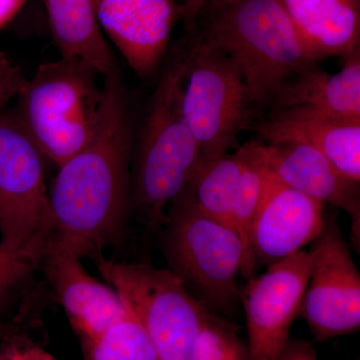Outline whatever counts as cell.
<instances>
[{"mask_svg": "<svg viewBox=\"0 0 360 360\" xmlns=\"http://www.w3.org/2000/svg\"><path fill=\"white\" fill-rule=\"evenodd\" d=\"M315 63L359 51L360 0H281Z\"/></svg>", "mask_w": 360, "mask_h": 360, "instance_id": "obj_16", "label": "cell"}, {"mask_svg": "<svg viewBox=\"0 0 360 360\" xmlns=\"http://www.w3.org/2000/svg\"><path fill=\"white\" fill-rule=\"evenodd\" d=\"M80 258L51 243L44 257L59 302L85 345L129 312L116 291L90 276Z\"/></svg>", "mask_w": 360, "mask_h": 360, "instance_id": "obj_14", "label": "cell"}, {"mask_svg": "<svg viewBox=\"0 0 360 360\" xmlns=\"http://www.w3.org/2000/svg\"><path fill=\"white\" fill-rule=\"evenodd\" d=\"M274 116L360 120V49L331 75L314 65L286 80L272 98Z\"/></svg>", "mask_w": 360, "mask_h": 360, "instance_id": "obj_15", "label": "cell"}, {"mask_svg": "<svg viewBox=\"0 0 360 360\" xmlns=\"http://www.w3.org/2000/svg\"><path fill=\"white\" fill-rule=\"evenodd\" d=\"M184 66L182 112L200 146L201 167L234 148L251 101L238 66L202 39L184 56Z\"/></svg>", "mask_w": 360, "mask_h": 360, "instance_id": "obj_7", "label": "cell"}, {"mask_svg": "<svg viewBox=\"0 0 360 360\" xmlns=\"http://www.w3.org/2000/svg\"><path fill=\"white\" fill-rule=\"evenodd\" d=\"M212 1H213V0H201V6H202V11L203 9L205 8L206 6H207V4Z\"/></svg>", "mask_w": 360, "mask_h": 360, "instance_id": "obj_29", "label": "cell"}, {"mask_svg": "<svg viewBox=\"0 0 360 360\" xmlns=\"http://www.w3.org/2000/svg\"><path fill=\"white\" fill-rule=\"evenodd\" d=\"M246 160L248 149L245 144L234 153H227L196 168L187 186L200 210L232 227V205Z\"/></svg>", "mask_w": 360, "mask_h": 360, "instance_id": "obj_19", "label": "cell"}, {"mask_svg": "<svg viewBox=\"0 0 360 360\" xmlns=\"http://www.w3.org/2000/svg\"><path fill=\"white\" fill-rule=\"evenodd\" d=\"M189 360H250L248 345L229 322L208 312Z\"/></svg>", "mask_w": 360, "mask_h": 360, "instance_id": "obj_22", "label": "cell"}, {"mask_svg": "<svg viewBox=\"0 0 360 360\" xmlns=\"http://www.w3.org/2000/svg\"><path fill=\"white\" fill-rule=\"evenodd\" d=\"M27 0H0V27L13 20Z\"/></svg>", "mask_w": 360, "mask_h": 360, "instance_id": "obj_27", "label": "cell"}, {"mask_svg": "<svg viewBox=\"0 0 360 360\" xmlns=\"http://www.w3.org/2000/svg\"><path fill=\"white\" fill-rule=\"evenodd\" d=\"M201 13V0H184V4L179 7L180 16L184 18L188 25H193Z\"/></svg>", "mask_w": 360, "mask_h": 360, "instance_id": "obj_28", "label": "cell"}, {"mask_svg": "<svg viewBox=\"0 0 360 360\" xmlns=\"http://www.w3.org/2000/svg\"><path fill=\"white\" fill-rule=\"evenodd\" d=\"M205 9L200 39L238 66L251 103L269 104L286 80L315 63L281 0H213Z\"/></svg>", "mask_w": 360, "mask_h": 360, "instance_id": "obj_2", "label": "cell"}, {"mask_svg": "<svg viewBox=\"0 0 360 360\" xmlns=\"http://www.w3.org/2000/svg\"><path fill=\"white\" fill-rule=\"evenodd\" d=\"M51 238L15 246L0 243V303L25 283L44 259Z\"/></svg>", "mask_w": 360, "mask_h": 360, "instance_id": "obj_23", "label": "cell"}, {"mask_svg": "<svg viewBox=\"0 0 360 360\" xmlns=\"http://www.w3.org/2000/svg\"><path fill=\"white\" fill-rule=\"evenodd\" d=\"M324 224L323 203L283 186L267 174L250 229L255 262L269 265L303 250L319 238Z\"/></svg>", "mask_w": 360, "mask_h": 360, "instance_id": "obj_13", "label": "cell"}, {"mask_svg": "<svg viewBox=\"0 0 360 360\" xmlns=\"http://www.w3.org/2000/svg\"><path fill=\"white\" fill-rule=\"evenodd\" d=\"M91 66L63 58L39 66L18 97L15 115L56 167L86 146L103 110L104 89Z\"/></svg>", "mask_w": 360, "mask_h": 360, "instance_id": "obj_4", "label": "cell"}, {"mask_svg": "<svg viewBox=\"0 0 360 360\" xmlns=\"http://www.w3.org/2000/svg\"><path fill=\"white\" fill-rule=\"evenodd\" d=\"M54 42L63 58L82 60L103 77L117 71L97 22L92 0H44Z\"/></svg>", "mask_w": 360, "mask_h": 360, "instance_id": "obj_18", "label": "cell"}, {"mask_svg": "<svg viewBox=\"0 0 360 360\" xmlns=\"http://www.w3.org/2000/svg\"><path fill=\"white\" fill-rule=\"evenodd\" d=\"M84 345L85 360H160L148 333L129 314Z\"/></svg>", "mask_w": 360, "mask_h": 360, "instance_id": "obj_20", "label": "cell"}, {"mask_svg": "<svg viewBox=\"0 0 360 360\" xmlns=\"http://www.w3.org/2000/svg\"><path fill=\"white\" fill-rule=\"evenodd\" d=\"M250 143L255 158L272 179L323 205L345 210L352 221V238L359 246V184L343 176L321 151L305 142Z\"/></svg>", "mask_w": 360, "mask_h": 360, "instance_id": "obj_11", "label": "cell"}, {"mask_svg": "<svg viewBox=\"0 0 360 360\" xmlns=\"http://www.w3.org/2000/svg\"><path fill=\"white\" fill-rule=\"evenodd\" d=\"M276 360H319V357L309 341L290 338Z\"/></svg>", "mask_w": 360, "mask_h": 360, "instance_id": "obj_26", "label": "cell"}, {"mask_svg": "<svg viewBox=\"0 0 360 360\" xmlns=\"http://www.w3.org/2000/svg\"><path fill=\"white\" fill-rule=\"evenodd\" d=\"M97 266L148 333L160 360H189L210 310L172 270L99 257Z\"/></svg>", "mask_w": 360, "mask_h": 360, "instance_id": "obj_6", "label": "cell"}, {"mask_svg": "<svg viewBox=\"0 0 360 360\" xmlns=\"http://www.w3.org/2000/svg\"><path fill=\"white\" fill-rule=\"evenodd\" d=\"M267 143L302 141L326 156L343 176L360 182V120L274 116L255 127Z\"/></svg>", "mask_w": 360, "mask_h": 360, "instance_id": "obj_17", "label": "cell"}, {"mask_svg": "<svg viewBox=\"0 0 360 360\" xmlns=\"http://www.w3.org/2000/svg\"><path fill=\"white\" fill-rule=\"evenodd\" d=\"M311 269L300 315L316 341L360 328V274L338 222L326 219L312 243Z\"/></svg>", "mask_w": 360, "mask_h": 360, "instance_id": "obj_9", "label": "cell"}, {"mask_svg": "<svg viewBox=\"0 0 360 360\" xmlns=\"http://www.w3.org/2000/svg\"><path fill=\"white\" fill-rule=\"evenodd\" d=\"M167 250L172 271L206 304L231 307L240 296L239 274L251 278L250 264L238 232L200 210L187 188L172 203Z\"/></svg>", "mask_w": 360, "mask_h": 360, "instance_id": "obj_5", "label": "cell"}, {"mask_svg": "<svg viewBox=\"0 0 360 360\" xmlns=\"http://www.w3.org/2000/svg\"><path fill=\"white\" fill-rule=\"evenodd\" d=\"M96 132L84 148L59 165L49 191L51 245L79 257L113 238L129 207L131 125L120 72L104 77Z\"/></svg>", "mask_w": 360, "mask_h": 360, "instance_id": "obj_1", "label": "cell"}, {"mask_svg": "<svg viewBox=\"0 0 360 360\" xmlns=\"http://www.w3.org/2000/svg\"><path fill=\"white\" fill-rule=\"evenodd\" d=\"M184 56L168 60L161 75L139 141L134 200L150 225L184 193L200 165L198 141L182 112Z\"/></svg>", "mask_w": 360, "mask_h": 360, "instance_id": "obj_3", "label": "cell"}, {"mask_svg": "<svg viewBox=\"0 0 360 360\" xmlns=\"http://www.w3.org/2000/svg\"><path fill=\"white\" fill-rule=\"evenodd\" d=\"M44 158L15 113H0V243L51 238Z\"/></svg>", "mask_w": 360, "mask_h": 360, "instance_id": "obj_8", "label": "cell"}, {"mask_svg": "<svg viewBox=\"0 0 360 360\" xmlns=\"http://www.w3.org/2000/svg\"><path fill=\"white\" fill-rule=\"evenodd\" d=\"M101 32L142 77L158 70L167 54L179 7L174 0H92Z\"/></svg>", "mask_w": 360, "mask_h": 360, "instance_id": "obj_12", "label": "cell"}, {"mask_svg": "<svg viewBox=\"0 0 360 360\" xmlns=\"http://www.w3.org/2000/svg\"><path fill=\"white\" fill-rule=\"evenodd\" d=\"M311 255L302 250L251 277L243 290L250 360H276L290 340L291 326L309 284Z\"/></svg>", "mask_w": 360, "mask_h": 360, "instance_id": "obj_10", "label": "cell"}, {"mask_svg": "<svg viewBox=\"0 0 360 360\" xmlns=\"http://www.w3.org/2000/svg\"><path fill=\"white\" fill-rule=\"evenodd\" d=\"M248 160L243 168L238 189L232 205V224L238 232L245 246L248 259L252 266H257L250 246V229L259 207L267 181V172L255 158L251 143H245Z\"/></svg>", "mask_w": 360, "mask_h": 360, "instance_id": "obj_21", "label": "cell"}, {"mask_svg": "<svg viewBox=\"0 0 360 360\" xmlns=\"http://www.w3.org/2000/svg\"><path fill=\"white\" fill-rule=\"evenodd\" d=\"M0 360H58L30 341H14L0 352Z\"/></svg>", "mask_w": 360, "mask_h": 360, "instance_id": "obj_25", "label": "cell"}, {"mask_svg": "<svg viewBox=\"0 0 360 360\" xmlns=\"http://www.w3.org/2000/svg\"><path fill=\"white\" fill-rule=\"evenodd\" d=\"M27 80L20 66L0 51V110L13 97L18 96Z\"/></svg>", "mask_w": 360, "mask_h": 360, "instance_id": "obj_24", "label": "cell"}]
</instances>
